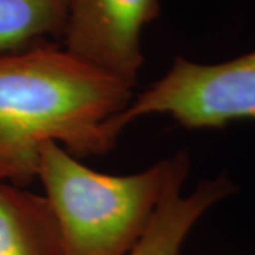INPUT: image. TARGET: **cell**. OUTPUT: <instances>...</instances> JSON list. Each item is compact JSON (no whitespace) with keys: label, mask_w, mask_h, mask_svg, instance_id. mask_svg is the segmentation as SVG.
<instances>
[{"label":"cell","mask_w":255,"mask_h":255,"mask_svg":"<svg viewBox=\"0 0 255 255\" xmlns=\"http://www.w3.org/2000/svg\"><path fill=\"white\" fill-rule=\"evenodd\" d=\"M133 88L47 43L0 54V183L37 179L41 149L102 156L118 140L112 122Z\"/></svg>","instance_id":"cell-1"},{"label":"cell","mask_w":255,"mask_h":255,"mask_svg":"<svg viewBox=\"0 0 255 255\" xmlns=\"http://www.w3.org/2000/svg\"><path fill=\"white\" fill-rule=\"evenodd\" d=\"M191 160L187 150L137 173L94 170L54 142L41 149L37 179L54 214L63 255H129L159 207L183 190Z\"/></svg>","instance_id":"cell-2"},{"label":"cell","mask_w":255,"mask_h":255,"mask_svg":"<svg viewBox=\"0 0 255 255\" xmlns=\"http://www.w3.org/2000/svg\"><path fill=\"white\" fill-rule=\"evenodd\" d=\"M147 115H167L186 129H223L255 121V50L217 64L174 57L170 68L114 119V132L119 136Z\"/></svg>","instance_id":"cell-3"},{"label":"cell","mask_w":255,"mask_h":255,"mask_svg":"<svg viewBox=\"0 0 255 255\" xmlns=\"http://www.w3.org/2000/svg\"><path fill=\"white\" fill-rule=\"evenodd\" d=\"M159 13L160 0H70L63 47L135 88L145 63L142 34Z\"/></svg>","instance_id":"cell-4"},{"label":"cell","mask_w":255,"mask_h":255,"mask_svg":"<svg viewBox=\"0 0 255 255\" xmlns=\"http://www.w3.org/2000/svg\"><path fill=\"white\" fill-rule=\"evenodd\" d=\"M237 190L236 183L223 173L201 180L189 194L174 191L162 203L145 236L129 255H182L186 240L201 217Z\"/></svg>","instance_id":"cell-5"},{"label":"cell","mask_w":255,"mask_h":255,"mask_svg":"<svg viewBox=\"0 0 255 255\" xmlns=\"http://www.w3.org/2000/svg\"><path fill=\"white\" fill-rule=\"evenodd\" d=\"M0 255H63L44 196L0 183Z\"/></svg>","instance_id":"cell-6"},{"label":"cell","mask_w":255,"mask_h":255,"mask_svg":"<svg viewBox=\"0 0 255 255\" xmlns=\"http://www.w3.org/2000/svg\"><path fill=\"white\" fill-rule=\"evenodd\" d=\"M70 0H0V54L63 38Z\"/></svg>","instance_id":"cell-7"}]
</instances>
